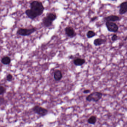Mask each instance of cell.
<instances>
[{
  "mask_svg": "<svg viewBox=\"0 0 127 127\" xmlns=\"http://www.w3.org/2000/svg\"><path fill=\"white\" fill-rule=\"evenodd\" d=\"M31 9L25 11L27 16L32 20H34L41 15L45 10L42 2L38 1H33L30 4Z\"/></svg>",
  "mask_w": 127,
  "mask_h": 127,
  "instance_id": "6da1fadb",
  "label": "cell"
},
{
  "mask_svg": "<svg viewBox=\"0 0 127 127\" xmlns=\"http://www.w3.org/2000/svg\"><path fill=\"white\" fill-rule=\"evenodd\" d=\"M103 94L100 92H94L91 93L86 97V100L89 101L98 102L102 98Z\"/></svg>",
  "mask_w": 127,
  "mask_h": 127,
  "instance_id": "7a4b0ae2",
  "label": "cell"
},
{
  "mask_svg": "<svg viewBox=\"0 0 127 127\" xmlns=\"http://www.w3.org/2000/svg\"><path fill=\"white\" fill-rule=\"evenodd\" d=\"M37 30L36 28L33 27L30 29L21 28L17 31V34L21 36H29L35 32Z\"/></svg>",
  "mask_w": 127,
  "mask_h": 127,
  "instance_id": "3957f363",
  "label": "cell"
},
{
  "mask_svg": "<svg viewBox=\"0 0 127 127\" xmlns=\"http://www.w3.org/2000/svg\"><path fill=\"white\" fill-rule=\"evenodd\" d=\"M33 111L41 116H45L48 113V110L38 105H36L32 108Z\"/></svg>",
  "mask_w": 127,
  "mask_h": 127,
  "instance_id": "277c9868",
  "label": "cell"
},
{
  "mask_svg": "<svg viewBox=\"0 0 127 127\" xmlns=\"http://www.w3.org/2000/svg\"><path fill=\"white\" fill-rule=\"evenodd\" d=\"M106 25L107 30L110 32L116 33L118 31V26L114 22H106Z\"/></svg>",
  "mask_w": 127,
  "mask_h": 127,
  "instance_id": "5b68a950",
  "label": "cell"
},
{
  "mask_svg": "<svg viewBox=\"0 0 127 127\" xmlns=\"http://www.w3.org/2000/svg\"><path fill=\"white\" fill-rule=\"evenodd\" d=\"M65 31L66 34L70 38H73L76 35V33L75 30L71 26L66 27L65 29Z\"/></svg>",
  "mask_w": 127,
  "mask_h": 127,
  "instance_id": "8992f818",
  "label": "cell"
},
{
  "mask_svg": "<svg viewBox=\"0 0 127 127\" xmlns=\"http://www.w3.org/2000/svg\"><path fill=\"white\" fill-rule=\"evenodd\" d=\"M103 19H104L105 21L106 22H114L118 21H120V20L119 16L115 15H111L109 16L104 17Z\"/></svg>",
  "mask_w": 127,
  "mask_h": 127,
  "instance_id": "52a82bcc",
  "label": "cell"
},
{
  "mask_svg": "<svg viewBox=\"0 0 127 127\" xmlns=\"http://www.w3.org/2000/svg\"><path fill=\"white\" fill-rule=\"evenodd\" d=\"M127 12V1L123 2L120 5L119 13L120 15H123Z\"/></svg>",
  "mask_w": 127,
  "mask_h": 127,
  "instance_id": "ba28073f",
  "label": "cell"
},
{
  "mask_svg": "<svg viewBox=\"0 0 127 127\" xmlns=\"http://www.w3.org/2000/svg\"><path fill=\"white\" fill-rule=\"evenodd\" d=\"M53 24V21L49 19L47 16H45L42 20V24L45 27H49L52 26Z\"/></svg>",
  "mask_w": 127,
  "mask_h": 127,
  "instance_id": "9c48e42d",
  "label": "cell"
},
{
  "mask_svg": "<svg viewBox=\"0 0 127 127\" xmlns=\"http://www.w3.org/2000/svg\"><path fill=\"white\" fill-rule=\"evenodd\" d=\"M63 73L61 70L57 69L55 70L54 73V78L56 81H59L63 78Z\"/></svg>",
  "mask_w": 127,
  "mask_h": 127,
  "instance_id": "30bf717a",
  "label": "cell"
},
{
  "mask_svg": "<svg viewBox=\"0 0 127 127\" xmlns=\"http://www.w3.org/2000/svg\"><path fill=\"white\" fill-rule=\"evenodd\" d=\"M86 63V60L84 59L77 58L73 60V63L76 66H81Z\"/></svg>",
  "mask_w": 127,
  "mask_h": 127,
  "instance_id": "8fae6325",
  "label": "cell"
},
{
  "mask_svg": "<svg viewBox=\"0 0 127 127\" xmlns=\"http://www.w3.org/2000/svg\"><path fill=\"white\" fill-rule=\"evenodd\" d=\"M106 39H105L97 38L94 40L93 44L95 46H100L103 44H104L106 42Z\"/></svg>",
  "mask_w": 127,
  "mask_h": 127,
  "instance_id": "7c38bea8",
  "label": "cell"
},
{
  "mask_svg": "<svg viewBox=\"0 0 127 127\" xmlns=\"http://www.w3.org/2000/svg\"><path fill=\"white\" fill-rule=\"evenodd\" d=\"M11 62V59L8 56H5L2 58L1 62L3 64L7 65L10 64Z\"/></svg>",
  "mask_w": 127,
  "mask_h": 127,
  "instance_id": "4fadbf2b",
  "label": "cell"
},
{
  "mask_svg": "<svg viewBox=\"0 0 127 127\" xmlns=\"http://www.w3.org/2000/svg\"><path fill=\"white\" fill-rule=\"evenodd\" d=\"M46 16L53 22L55 21V20H56L57 17V14L55 13H52V12L48 13L46 15Z\"/></svg>",
  "mask_w": 127,
  "mask_h": 127,
  "instance_id": "5bb4252c",
  "label": "cell"
},
{
  "mask_svg": "<svg viewBox=\"0 0 127 127\" xmlns=\"http://www.w3.org/2000/svg\"><path fill=\"white\" fill-rule=\"evenodd\" d=\"M96 121H97V118L96 116H91L87 120L88 122L92 125L95 124L96 123Z\"/></svg>",
  "mask_w": 127,
  "mask_h": 127,
  "instance_id": "9a60e30c",
  "label": "cell"
},
{
  "mask_svg": "<svg viewBox=\"0 0 127 127\" xmlns=\"http://www.w3.org/2000/svg\"><path fill=\"white\" fill-rule=\"evenodd\" d=\"M96 35L95 32L92 30H89L87 33V36L88 39H90L94 37Z\"/></svg>",
  "mask_w": 127,
  "mask_h": 127,
  "instance_id": "2e32d148",
  "label": "cell"
},
{
  "mask_svg": "<svg viewBox=\"0 0 127 127\" xmlns=\"http://www.w3.org/2000/svg\"><path fill=\"white\" fill-rule=\"evenodd\" d=\"M6 91V89L5 87H4V86L0 85V95L4 94Z\"/></svg>",
  "mask_w": 127,
  "mask_h": 127,
  "instance_id": "e0dca14e",
  "label": "cell"
},
{
  "mask_svg": "<svg viewBox=\"0 0 127 127\" xmlns=\"http://www.w3.org/2000/svg\"><path fill=\"white\" fill-rule=\"evenodd\" d=\"M13 78L12 75L10 74H8L6 77V80L8 81H12V79H13Z\"/></svg>",
  "mask_w": 127,
  "mask_h": 127,
  "instance_id": "ac0fdd59",
  "label": "cell"
},
{
  "mask_svg": "<svg viewBox=\"0 0 127 127\" xmlns=\"http://www.w3.org/2000/svg\"><path fill=\"white\" fill-rule=\"evenodd\" d=\"M118 39V36L116 34H114L112 36V40L113 41H115Z\"/></svg>",
  "mask_w": 127,
  "mask_h": 127,
  "instance_id": "d6986e66",
  "label": "cell"
},
{
  "mask_svg": "<svg viewBox=\"0 0 127 127\" xmlns=\"http://www.w3.org/2000/svg\"><path fill=\"white\" fill-rule=\"evenodd\" d=\"M5 100L4 97H0V106L2 105L5 103Z\"/></svg>",
  "mask_w": 127,
  "mask_h": 127,
  "instance_id": "ffe728a7",
  "label": "cell"
},
{
  "mask_svg": "<svg viewBox=\"0 0 127 127\" xmlns=\"http://www.w3.org/2000/svg\"><path fill=\"white\" fill-rule=\"evenodd\" d=\"M97 18H98V17L97 16H94V17L91 18V20H90V21L93 22L94 21H95L97 19Z\"/></svg>",
  "mask_w": 127,
  "mask_h": 127,
  "instance_id": "44dd1931",
  "label": "cell"
},
{
  "mask_svg": "<svg viewBox=\"0 0 127 127\" xmlns=\"http://www.w3.org/2000/svg\"><path fill=\"white\" fill-rule=\"evenodd\" d=\"M90 90L89 89H86L84 90L83 91V93H85V94H87L89 93H90Z\"/></svg>",
  "mask_w": 127,
  "mask_h": 127,
  "instance_id": "7402d4cb",
  "label": "cell"
},
{
  "mask_svg": "<svg viewBox=\"0 0 127 127\" xmlns=\"http://www.w3.org/2000/svg\"><path fill=\"white\" fill-rule=\"evenodd\" d=\"M69 58H70V59H73V56H72V55L70 56H69Z\"/></svg>",
  "mask_w": 127,
  "mask_h": 127,
  "instance_id": "603a6c76",
  "label": "cell"
}]
</instances>
